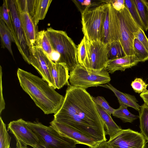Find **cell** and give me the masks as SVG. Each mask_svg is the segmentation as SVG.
Listing matches in <instances>:
<instances>
[{
    "label": "cell",
    "mask_w": 148,
    "mask_h": 148,
    "mask_svg": "<svg viewBox=\"0 0 148 148\" xmlns=\"http://www.w3.org/2000/svg\"><path fill=\"white\" fill-rule=\"evenodd\" d=\"M97 107L103 123L106 135H108L110 138L114 136L122 129L118 126L114 121L110 115L106 111L99 106L97 105Z\"/></svg>",
    "instance_id": "21"
},
{
    "label": "cell",
    "mask_w": 148,
    "mask_h": 148,
    "mask_svg": "<svg viewBox=\"0 0 148 148\" xmlns=\"http://www.w3.org/2000/svg\"><path fill=\"white\" fill-rule=\"evenodd\" d=\"M0 122V148H10L11 137L8 133L6 125L1 116Z\"/></svg>",
    "instance_id": "29"
},
{
    "label": "cell",
    "mask_w": 148,
    "mask_h": 148,
    "mask_svg": "<svg viewBox=\"0 0 148 148\" xmlns=\"http://www.w3.org/2000/svg\"><path fill=\"white\" fill-rule=\"evenodd\" d=\"M109 3H111L113 8L117 11L121 10L125 7L124 0H110Z\"/></svg>",
    "instance_id": "35"
},
{
    "label": "cell",
    "mask_w": 148,
    "mask_h": 148,
    "mask_svg": "<svg viewBox=\"0 0 148 148\" xmlns=\"http://www.w3.org/2000/svg\"><path fill=\"white\" fill-rule=\"evenodd\" d=\"M89 148H112L108 141H103Z\"/></svg>",
    "instance_id": "37"
},
{
    "label": "cell",
    "mask_w": 148,
    "mask_h": 148,
    "mask_svg": "<svg viewBox=\"0 0 148 148\" xmlns=\"http://www.w3.org/2000/svg\"><path fill=\"white\" fill-rule=\"evenodd\" d=\"M115 41H120L118 21L116 10L108 3H106L101 41L107 45Z\"/></svg>",
    "instance_id": "13"
},
{
    "label": "cell",
    "mask_w": 148,
    "mask_h": 148,
    "mask_svg": "<svg viewBox=\"0 0 148 148\" xmlns=\"http://www.w3.org/2000/svg\"><path fill=\"white\" fill-rule=\"evenodd\" d=\"M17 74L23 89L45 114H55L58 111L64 97L42 78L20 68L18 69Z\"/></svg>",
    "instance_id": "2"
},
{
    "label": "cell",
    "mask_w": 148,
    "mask_h": 148,
    "mask_svg": "<svg viewBox=\"0 0 148 148\" xmlns=\"http://www.w3.org/2000/svg\"><path fill=\"white\" fill-rule=\"evenodd\" d=\"M2 67L0 66V113L1 114L2 111L5 108V102L3 94V89L2 87Z\"/></svg>",
    "instance_id": "36"
},
{
    "label": "cell",
    "mask_w": 148,
    "mask_h": 148,
    "mask_svg": "<svg viewBox=\"0 0 148 148\" xmlns=\"http://www.w3.org/2000/svg\"><path fill=\"white\" fill-rule=\"evenodd\" d=\"M148 51V38L145 34L144 31L140 28L136 37Z\"/></svg>",
    "instance_id": "34"
},
{
    "label": "cell",
    "mask_w": 148,
    "mask_h": 148,
    "mask_svg": "<svg viewBox=\"0 0 148 148\" xmlns=\"http://www.w3.org/2000/svg\"><path fill=\"white\" fill-rule=\"evenodd\" d=\"M125 5L132 18L140 28L144 31V27L133 0H124Z\"/></svg>",
    "instance_id": "30"
},
{
    "label": "cell",
    "mask_w": 148,
    "mask_h": 148,
    "mask_svg": "<svg viewBox=\"0 0 148 148\" xmlns=\"http://www.w3.org/2000/svg\"><path fill=\"white\" fill-rule=\"evenodd\" d=\"M116 11L119 24L120 41L125 52L126 55H135L133 42L140 28L125 6L121 10Z\"/></svg>",
    "instance_id": "7"
},
{
    "label": "cell",
    "mask_w": 148,
    "mask_h": 148,
    "mask_svg": "<svg viewBox=\"0 0 148 148\" xmlns=\"http://www.w3.org/2000/svg\"><path fill=\"white\" fill-rule=\"evenodd\" d=\"M77 56L78 63L84 66L87 56L85 36L77 46Z\"/></svg>",
    "instance_id": "31"
},
{
    "label": "cell",
    "mask_w": 148,
    "mask_h": 148,
    "mask_svg": "<svg viewBox=\"0 0 148 148\" xmlns=\"http://www.w3.org/2000/svg\"><path fill=\"white\" fill-rule=\"evenodd\" d=\"M46 32L53 49L60 55L57 63L65 64L69 71H72L78 64L76 45L65 31L50 27Z\"/></svg>",
    "instance_id": "3"
},
{
    "label": "cell",
    "mask_w": 148,
    "mask_h": 148,
    "mask_svg": "<svg viewBox=\"0 0 148 148\" xmlns=\"http://www.w3.org/2000/svg\"></svg>",
    "instance_id": "40"
},
{
    "label": "cell",
    "mask_w": 148,
    "mask_h": 148,
    "mask_svg": "<svg viewBox=\"0 0 148 148\" xmlns=\"http://www.w3.org/2000/svg\"><path fill=\"white\" fill-rule=\"evenodd\" d=\"M53 120L84 134L97 143L106 141L104 126L92 96L86 90L68 86Z\"/></svg>",
    "instance_id": "1"
},
{
    "label": "cell",
    "mask_w": 148,
    "mask_h": 148,
    "mask_svg": "<svg viewBox=\"0 0 148 148\" xmlns=\"http://www.w3.org/2000/svg\"><path fill=\"white\" fill-rule=\"evenodd\" d=\"M50 126L61 135L69 138L77 144L91 147L97 144L89 137L80 132L53 120L50 123Z\"/></svg>",
    "instance_id": "14"
},
{
    "label": "cell",
    "mask_w": 148,
    "mask_h": 148,
    "mask_svg": "<svg viewBox=\"0 0 148 148\" xmlns=\"http://www.w3.org/2000/svg\"><path fill=\"white\" fill-rule=\"evenodd\" d=\"M35 45L42 49L53 62L59 61L60 54L53 49L46 31L43 30L37 32L35 38Z\"/></svg>",
    "instance_id": "19"
},
{
    "label": "cell",
    "mask_w": 148,
    "mask_h": 148,
    "mask_svg": "<svg viewBox=\"0 0 148 148\" xmlns=\"http://www.w3.org/2000/svg\"><path fill=\"white\" fill-rule=\"evenodd\" d=\"M100 86L105 87L111 90L117 98L119 105L123 104L127 107H131L139 112L141 106L138 103V101L135 97L119 90L111 84L108 83Z\"/></svg>",
    "instance_id": "20"
},
{
    "label": "cell",
    "mask_w": 148,
    "mask_h": 148,
    "mask_svg": "<svg viewBox=\"0 0 148 148\" xmlns=\"http://www.w3.org/2000/svg\"><path fill=\"white\" fill-rule=\"evenodd\" d=\"M17 2L26 41L29 48L35 45L37 26L35 25L27 8L25 6L19 5L17 0Z\"/></svg>",
    "instance_id": "15"
},
{
    "label": "cell",
    "mask_w": 148,
    "mask_h": 148,
    "mask_svg": "<svg viewBox=\"0 0 148 148\" xmlns=\"http://www.w3.org/2000/svg\"><path fill=\"white\" fill-rule=\"evenodd\" d=\"M106 6L104 3L92 8H86L81 13L82 31L88 40L101 41Z\"/></svg>",
    "instance_id": "5"
},
{
    "label": "cell",
    "mask_w": 148,
    "mask_h": 148,
    "mask_svg": "<svg viewBox=\"0 0 148 148\" xmlns=\"http://www.w3.org/2000/svg\"><path fill=\"white\" fill-rule=\"evenodd\" d=\"M28 148L27 147V148Z\"/></svg>",
    "instance_id": "39"
},
{
    "label": "cell",
    "mask_w": 148,
    "mask_h": 148,
    "mask_svg": "<svg viewBox=\"0 0 148 148\" xmlns=\"http://www.w3.org/2000/svg\"><path fill=\"white\" fill-rule=\"evenodd\" d=\"M93 100L96 105L100 107L110 115L112 114L115 109L111 107L103 97L98 96L94 97L92 96Z\"/></svg>",
    "instance_id": "33"
},
{
    "label": "cell",
    "mask_w": 148,
    "mask_h": 148,
    "mask_svg": "<svg viewBox=\"0 0 148 148\" xmlns=\"http://www.w3.org/2000/svg\"><path fill=\"white\" fill-rule=\"evenodd\" d=\"M133 48L135 55L140 62H143L148 60V51L136 38L134 40Z\"/></svg>",
    "instance_id": "28"
},
{
    "label": "cell",
    "mask_w": 148,
    "mask_h": 148,
    "mask_svg": "<svg viewBox=\"0 0 148 148\" xmlns=\"http://www.w3.org/2000/svg\"><path fill=\"white\" fill-rule=\"evenodd\" d=\"M0 36L1 47L6 48L12 56L13 55L11 47L12 43L14 41L12 34L3 21L0 19Z\"/></svg>",
    "instance_id": "23"
},
{
    "label": "cell",
    "mask_w": 148,
    "mask_h": 148,
    "mask_svg": "<svg viewBox=\"0 0 148 148\" xmlns=\"http://www.w3.org/2000/svg\"><path fill=\"white\" fill-rule=\"evenodd\" d=\"M0 19L3 21L11 31L13 38L14 43L20 53L21 49L14 29L8 8L7 0L3 1V4L0 8Z\"/></svg>",
    "instance_id": "22"
},
{
    "label": "cell",
    "mask_w": 148,
    "mask_h": 148,
    "mask_svg": "<svg viewBox=\"0 0 148 148\" xmlns=\"http://www.w3.org/2000/svg\"><path fill=\"white\" fill-rule=\"evenodd\" d=\"M140 96L144 103L148 105V90L145 92L141 93Z\"/></svg>",
    "instance_id": "38"
},
{
    "label": "cell",
    "mask_w": 148,
    "mask_h": 148,
    "mask_svg": "<svg viewBox=\"0 0 148 148\" xmlns=\"http://www.w3.org/2000/svg\"><path fill=\"white\" fill-rule=\"evenodd\" d=\"M143 23L144 30H148V1L133 0Z\"/></svg>",
    "instance_id": "24"
},
{
    "label": "cell",
    "mask_w": 148,
    "mask_h": 148,
    "mask_svg": "<svg viewBox=\"0 0 148 148\" xmlns=\"http://www.w3.org/2000/svg\"><path fill=\"white\" fill-rule=\"evenodd\" d=\"M131 85L134 91L136 93H142L147 90V88L148 84L141 78H136L132 82Z\"/></svg>",
    "instance_id": "32"
},
{
    "label": "cell",
    "mask_w": 148,
    "mask_h": 148,
    "mask_svg": "<svg viewBox=\"0 0 148 148\" xmlns=\"http://www.w3.org/2000/svg\"><path fill=\"white\" fill-rule=\"evenodd\" d=\"M139 112L141 134L148 141V105L144 103L141 106Z\"/></svg>",
    "instance_id": "27"
},
{
    "label": "cell",
    "mask_w": 148,
    "mask_h": 148,
    "mask_svg": "<svg viewBox=\"0 0 148 148\" xmlns=\"http://www.w3.org/2000/svg\"><path fill=\"white\" fill-rule=\"evenodd\" d=\"M86 46L87 56L84 66L97 70L105 68L109 60L107 45L101 41L90 40L86 37Z\"/></svg>",
    "instance_id": "9"
},
{
    "label": "cell",
    "mask_w": 148,
    "mask_h": 148,
    "mask_svg": "<svg viewBox=\"0 0 148 148\" xmlns=\"http://www.w3.org/2000/svg\"><path fill=\"white\" fill-rule=\"evenodd\" d=\"M109 60L124 57L126 55L120 41H115L107 45Z\"/></svg>",
    "instance_id": "25"
},
{
    "label": "cell",
    "mask_w": 148,
    "mask_h": 148,
    "mask_svg": "<svg viewBox=\"0 0 148 148\" xmlns=\"http://www.w3.org/2000/svg\"><path fill=\"white\" fill-rule=\"evenodd\" d=\"M69 82L73 86L85 89L109 83L111 78L105 68L101 70L86 67L79 64L70 71Z\"/></svg>",
    "instance_id": "4"
},
{
    "label": "cell",
    "mask_w": 148,
    "mask_h": 148,
    "mask_svg": "<svg viewBox=\"0 0 148 148\" xmlns=\"http://www.w3.org/2000/svg\"><path fill=\"white\" fill-rule=\"evenodd\" d=\"M52 0H27L28 12L37 26L39 21L45 18Z\"/></svg>",
    "instance_id": "16"
},
{
    "label": "cell",
    "mask_w": 148,
    "mask_h": 148,
    "mask_svg": "<svg viewBox=\"0 0 148 148\" xmlns=\"http://www.w3.org/2000/svg\"><path fill=\"white\" fill-rule=\"evenodd\" d=\"M108 142L112 148H145L146 144L141 133L130 129H122Z\"/></svg>",
    "instance_id": "11"
},
{
    "label": "cell",
    "mask_w": 148,
    "mask_h": 148,
    "mask_svg": "<svg viewBox=\"0 0 148 148\" xmlns=\"http://www.w3.org/2000/svg\"><path fill=\"white\" fill-rule=\"evenodd\" d=\"M127 107L124 105H120V106L118 108L115 109L112 114L113 116L120 119L125 123H132L139 118V116L130 112L127 109Z\"/></svg>",
    "instance_id": "26"
},
{
    "label": "cell",
    "mask_w": 148,
    "mask_h": 148,
    "mask_svg": "<svg viewBox=\"0 0 148 148\" xmlns=\"http://www.w3.org/2000/svg\"><path fill=\"white\" fill-rule=\"evenodd\" d=\"M29 127L44 141L46 148H76L77 143L61 135L50 125L38 122L27 121Z\"/></svg>",
    "instance_id": "8"
},
{
    "label": "cell",
    "mask_w": 148,
    "mask_h": 148,
    "mask_svg": "<svg viewBox=\"0 0 148 148\" xmlns=\"http://www.w3.org/2000/svg\"><path fill=\"white\" fill-rule=\"evenodd\" d=\"M139 62V60L135 55H126L121 58L109 60L105 68L109 73L112 74L117 71H124L127 69L136 66Z\"/></svg>",
    "instance_id": "17"
},
{
    "label": "cell",
    "mask_w": 148,
    "mask_h": 148,
    "mask_svg": "<svg viewBox=\"0 0 148 148\" xmlns=\"http://www.w3.org/2000/svg\"><path fill=\"white\" fill-rule=\"evenodd\" d=\"M7 130L14 137L17 148H26L27 145L33 148H46L41 137L29 127L27 121L22 119L11 121Z\"/></svg>",
    "instance_id": "6"
},
{
    "label": "cell",
    "mask_w": 148,
    "mask_h": 148,
    "mask_svg": "<svg viewBox=\"0 0 148 148\" xmlns=\"http://www.w3.org/2000/svg\"><path fill=\"white\" fill-rule=\"evenodd\" d=\"M7 1L14 31L21 49L20 53L27 63L29 55V47L20 19L17 0H7Z\"/></svg>",
    "instance_id": "12"
},
{
    "label": "cell",
    "mask_w": 148,
    "mask_h": 148,
    "mask_svg": "<svg viewBox=\"0 0 148 148\" xmlns=\"http://www.w3.org/2000/svg\"><path fill=\"white\" fill-rule=\"evenodd\" d=\"M51 71L55 89L70 84L68 81L69 70L65 64L55 62L51 60Z\"/></svg>",
    "instance_id": "18"
},
{
    "label": "cell",
    "mask_w": 148,
    "mask_h": 148,
    "mask_svg": "<svg viewBox=\"0 0 148 148\" xmlns=\"http://www.w3.org/2000/svg\"><path fill=\"white\" fill-rule=\"evenodd\" d=\"M27 63L33 66L45 80L55 89L51 71V61L47 54L35 45L29 48Z\"/></svg>",
    "instance_id": "10"
}]
</instances>
